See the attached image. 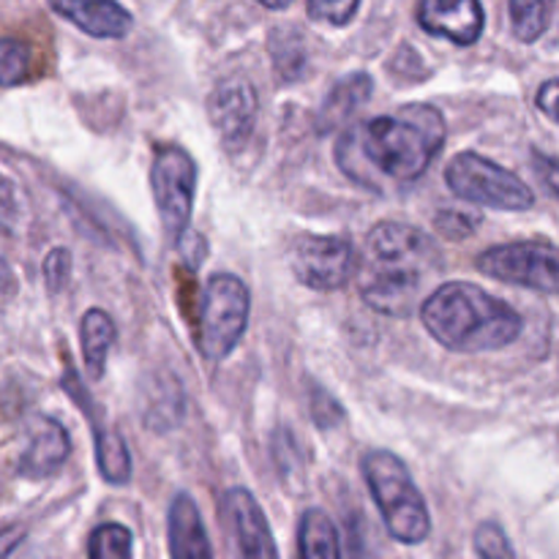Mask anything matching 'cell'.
I'll return each instance as SVG.
<instances>
[{
	"label": "cell",
	"instance_id": "1",
	"mask_svg": "<svg viewBox=\"0 0 559 559\" xmlns=\"http://www.w3.org/2000/svg\"><path fill=\"white\" fill-rule=\"evenodd\" d=\"M448 126L435 104H407L353 126L336 145V162L364 186L409 183L431 167L445 145Z\"/></svg>",
	"mask_w": 559,
	"mask_h": 559
},
{
	"label": "cell",
	"instance_id": "2",
	"mask_svg": "<svg viewBox=\"0 0 559 559\" xmlns=\"http://www.w3.org/2000/svg\"><path fill=\"white\" fill-rule=\"evenodd\" d=\"M435 267H440V251L424 229L402 222L374 224L366 235L360 298L380 314H409Z\"/></svg>",
	"mask_w": 559,
	"mask_h": 559
},
{
	"label": "cell",
	"instance_id": "3",
	"mask_svg": "<svg viewBox=\"0 0 559 559\" xmlns=\"http://www.w3.org/2000/svg\"><path fill=\"white\" fill-rule=\"evenodd\" d=\"M426 331L459 355L506 349L522 336L524 320L513 306L469 282H448L420 306Z\"/></svg>",
	"mask_w": 559,
	"mask_h": 559
},
{
	"label": "cell",
	"instance_id": "4",
	"mask_svg": "<svg viewBox=\"0 0 559 559\" xmlns=\"http://www.w3.org/2000/svg\"><path fill=\"white\" fill-rule=\"evenodd\" d=\"M360 473L391 538L404 546L424 544L431 533V516L407 464L391 451H369L360 459Z\"/></svg>",
	"mask_w": 559,
	"mask_h": 559
},
{
	"label": "cell",
	"instance_id": "5",
	"mask_svg": "<svg viewBox=\"0 0 559 559\" xmlns=\"http://www.w3.org/2000/svg\"><path fill=\"white\" fill-rule=\"evenodd\" d=\"M249 311L251 295L243 278L235 273H216L202 293L200 314H197V347L202 358L213 364L229 358L243 338Z\"/></svg>",
	"mask_w": 559,
	"mask_h": 559
},
{
	"label": "cell",
	"instance_id": "6",
	"mask_svg": "<svg viewBox=\"0 0 559 559\" xmlns=\"http://www.w3.org/2000/svg\"><path fill=\"white\" fill-rule=\"evenodd\" d=\"M445 183L459 200L497 211H530L535 194L516 173L500 167L480 153L464 151L445 167Z\"/></svg>",
	"mask_w": 559,
	"mask_h": 559
},
{
	"label": "cell",
	"instance_id": "7",
	"mask_svg": "<svg viewBox=\"0 0 559 559\" xmlns=\"http://www.w3.org/2000/svg\"><path fill=\"white\" fill-rule=\"evenodd\" d=\"M151 189L158 218L169 238L178 243L189 233L194 211L197 164L180 145H156L151 164Z\"/></svg>",
	"mask_w": 559,
	"mask_h": 559
},
{
	"label": "cell",
	"instance_id": "8",
	"mask_svg": "<svg viewBox=\"0 0 559 559\" xmlns=\"http://www.w3.org/2000/svg\"><path fill=\"white\" fill-rule=\"evenodd\" d=\"M478 271L497 282L535 293L559 295V246L546 240H519V243L491 246L478 257Z\"/></svg>",
	"mask_w": 559,
	"mask_h": 559
},
{
	"label": "cell",
	"instance_id": "9",
	"mask_svg": "<svg viewBox=\"0 0 559 559\" xmlns=\"http://www.w3.org/2000/svg\"><path fill=\"white\" fill-rule=\"evenodd\" d=\"M289 267L304 287L333 293L355 276L358 254L344 235H300L289 249Z\"/></svg>",
	"mask_w": 559,
	"mask_h": 559
},
{
	"label": "cell",
	"instance_id": "10",
	"mask_svg": "<svg viewBox=\"0 0 559 559\" xmlns=\"http://www.w3.org/2000/svg\"><path fill=\"white\" fill-rule=\"evenodd\" d=\"M257 112H260V102H257L254 85L246 80H227L211 93L207 102V115L216 129L218 140L235 151L243 147L254 134Z\"/></svg>",
	"mask_w": 559,
	"mask_h": 559
},
{
	"label": "cell",
	"instance_id": "11",
	"mask_svg": "<svg viewBox=\"0 0 559 559\" xmlns=\"http://www.w3.org/2000/svg\"><path fill=\"white\" fill-rule=\"evenodd\" d=\"M418 22L431 36L469 47L484 36L486 14L480 0H420Z\"/></svg>",
	"mask_w": 559,
	"mask_h": 559
},
{
	"label": "cell",
	"instance_id": "12",
	"mask_svg": "<svg viewBox=\"0 0 559 559\" xmlns=\"http://www.w3.org/2000/svg\"><path fill=\"white\" fill-rule=\"evenodd\" d=\"M224 513H227L229 524H233L240 555L249 559L278 555L265 513H262L260 502L254 500L249 489H229L224 495Z\"/></svg>",
	"mask_w": 559,
	"mask_h": 559
},
{
	"label": "cell",
	"instance_id": "13",
	"mask_svg": "<svg viewBox=\"0 0 559 559\" xmlns=\"http://www.w3.org/2000/svg\"><path fill=\"white\" fill-rule=\"evenodd\" d=\"M80 382H76L74 371H69L66 377V391L82 404V413L87 415V420L93 424V440H96V462H98V473L107 484L112 486H126L131 480V456H129V448H126L123 437L112 429L109 424L96 418V404L91 402L87 393H82Z\"/></svg>",
	"mask_w": 559,
	"mask_h": 559
},
{
	"label": "cell",
	"instance_id": "14",
	"mask_svg": "<svg viewBox=\"0 0 559 559\" xmlns=\"http://www.w3.org/2000/svg\"><path fill=\"white\" fill-rule=\"evenodd\" d=\"M47 3L52 5L55 14L93 38H123L134 25L131 14L118 0H47Z\"/></svg>",
	"mask_w": 559,
	"mask_h": 559
},
{
	"label": "cell",
	"instance_id": "15",
	"mask_svg": "<svg viewBox=\"0 0 559 559\" xmlns=\"http://www.w3.org/2000/svg\"><path fill=\"white\" fill-rule=\"evenodd\" d=\"M69 431L52 418H38L31 429V440L20 456V475L33 480L49 478L69 462Z\"/></svg>",
	"mask_w": 559,
	"mask_h": 559
},
{
	"label": "cell",
	"instance_id": "16",
	"mask_svg": "<svg viewBox=\"0 0 559 559\" xmlns=\"http://www.w3.org/2000/svg\"><path fill=\"white\" fill-rule=\"evenodd\" d=\"M169 555L175 559H211L213 546L207 540L200 508L189 495H178L169 506Z\"/></svg>",
	"mask_w": 559,
	"mask_h": 559
},
{
	"label": "cell",
	"instance_id": "17",
	"mask_svg": "<svg viewBox=\"0 0 559 559\" xmlns=\"http://www.w3.org/2000/svg\"><path fill=\"white\" fill-rule=\"evenodd\" d=\"M371 93H374V80L364 71H355V74L338 80L325 96V102H322L320 115H317V131L328 134L333 129H342L369 102Z\"/></svg>",
	"mask_w": 559,
	"mask_h": 559
},
{
	"label": "cell",
	"instance_id": "18",
	"mask_svg": "<svg viewBox=\"0 0 559 559\" xmlns=\"http://www.w3.org/2000/svg\"><path fill=\"white\" fill-rule=\"evenodd\" d=\"M80 338L87 374H91L93 380H102L104 369H107L109 349H112L115 338H118L115 320L104 309L85 311V317H82L80 322Z\"/></svg>",
	"mask_w": 559,
	"mask_h": 559
},
{
	"label": "cell",
	"instance_id": "19",
	"mask_svg": "<svg viewBox=\"0 0 559 559\" xmlns=\"http://www.w3.org/2000/svg\"><path fill=\"white\" fill-rule=\"evenodd\" d=\"M298 549L306 559H336L344 555L342 544H338L336 524L331 522L325 511L311 508L300 519V538Z\"/></svg>",
	"mask_w": 559,
	"mask_h": 559
},
{
	"label": "cell",
	"instance_id": "20",
	"mask_svg": "<svg viewBox=\"0 0 559 559\" xmlns=\"http://www.w3.org/2000/svg\"><path fill=\"white\" fill-rule=\"evenodd\" d=\"M271 60L278 82H298L304 76L306 63H309V52H306V41L300 31H295V27L278 31L276 27L271 33Z\"/></svg>",
	"mask_w": 559,
	"mask_h": 559
},
{
	"label": "cell",
	"instance_id": "21",
	"mask_svg": "<svg viewBox=\"0 0 559 559\" xmlns=\"http://www.w3.org/2000/svg\"><path fill=\"white\" fill-rule=\"evenodd\" d=\"M557 0H508L513 36L524 44H535L551 25Z\"/></svg>",
	"mask_w": 559,
	"mask_h": 559
},
{
	"label": "cell",
	"instance_id": "22",
	"mask_svg": "<svg viewBox=\"0 0 559 559\" xmlns=\"http://www.w3.org/2000/svg\"><path fill=\"white\" fill-rule=\"evenodd\" d=\"M183 415V391H180L178 380L164 382V396L156 399L151 393L145 407V424L153 426L156 431H169Z\"/></svg>",
	"mask_w": 559,
	"mask_h": 559
},
{
	"label": "cell",
	"instance_id": "23",
	"mask_svg": "<svg viewBox=\"0 0 559 559\" xmlns=\"http://www.w3.org/2000/svg\"><path fill=\"white\" fill-rule=\"evenodd\" d=\"M33 66V52L25 41L0 38V87L20 85L27 80Z\"/></svg>",
	"mask_w": 559,
	"mask_h": 559
},
{
	"label": "cell",
	"instance_id": "24",
	"mask_svg": "<svg viewBox=\"0 0 559 559\" xmlns=\"http://www.w3.org/2000/svg\"><path fill=\"white\" fill-rule=\"evenodd\" d=\"M134 540L123 524H102L93 530L91 544H87V555L93 559H126L131 557Z\"/></svg>",
	"mask_w": 559,
	"mask_h": 559
},
{
	"label": "cell",
	"instance_id": "25",
	"mask_svg": "<svg viewBox=\"0 0 559 559\" xmlns=\"http://www.w3.org/2000/svg\"><path fill=\"white\" fill-rule=\"evenodd\" d=\"M358 5L360 0H306V11L311 20L333 27L349 25L358 14Z\"/></svg>",
	"mask_w": 559,
	"mask_h": 559
},
{
	"label": "cell",
	"instance_id": "26",
	"mask_svg": "<svg viewBox=\"0 0 559 559\" xmlns=\"http://www.w3.org/2000/svg\"><path fill=\"white\" fill-rule=\"evenodd\" d=\"M475 551L486 559H511L516 551L513 546L508 544L506 538V530L495 522H484L478 530H475Z\"/></svg>",
	"mask_w": 559,
	"mask_h": 559
},
{
	"label": "cell",
	"instance_id": "27",
	"mask_svg": "<svg viewBox=\"0 0 559 559\" xmlns=\"http://www.w3.org/2000/svg\"><path fill=\"white\" fill-rule=\"evenodd\" d=\"M480 216L464 211H440L435 218V227L442 238L448 240H464L478 229Z\"/></svg>",
	"mask_w": 559,
	"mask_h": 559
},
{
	"label": "cell",
	"instance_id": "28",
	"mask_svg": "<svg viewBox=\"0 0 559 559\" xmlns=\"http://www.w3.org/2000/svg\"><path fill=\"white\" fill-rule=\"evenodd\" d=\"M311 418L320 429H333L344 420V409L336 399L322 388H311Z\"/></svg>",
	"mask_w": 559,
	"mask_h": 559
},
{
	"label": "cell",
	"instance_id": "29",
	"mask_svg": "<svg viewBox=\"0 0 559 559\" xmlns=\"http://www.w3.org/2000/svg\"><path fill=\"white\" fill-rule=\"evenodd\" d=\"M71 276V254L69 249H52L44 260V282H47L49 293H60L69 284Z\"/></svg>",
	"mask_w": 559,
	"mask_h": 559
},
{
	"label": "cell",
	"instance_id": "30",
	"mask_svg": "<svg viewBox=\"0 0 559 559\" xmlns=\"http://www.w3.org/2000/svg\"><path fill=\"white\" fill-rule=\"evenodd\" d=\"M533 167L535 175L540 178V183L549 189V194L559 197V158L549 156V153L533 151Z\"/></svg>",
	"mask_w": 559,
	"mask_h": 559
},
{
	"label": "cell",
	"instance_id": "31",
	"mask_svg": "<svg viewBox=\"0 0 559 559\" xmlns=\"http://www.w3.org/2000/svg\"><path fill=\"white\" fill-rule=\"evenodd\" d=\"M535 102H538L540 112L549 115L551 120H557V123H559V80L544 82V85H540L538 98H535Z\"/></svg>",
	"mask_w": 559,
	"mask_h": 559
},
{
	"label": "cell",
	"instance_id": "32",
	"mask_svg": "<svg viewBox=\"0 0 559 559\" xmlns=\"http://www.w3.org/2000/svg\"><path fill=\"white\" fill-rule=\"evenodd\" d=\"M16 216V191L14 183H11L5 175H0V218L9 222V218Z\"/></svg>",
	"mask_w": 559,
	"mask_h": 559
},
{
	"label": "cell",
	"instance_id": "33",
	"mask_svg": "<svg viewBox=\"0 0 559 559\" xmlns=\"http://www.w3.org/2000/svg\"><path fill=\"white\" fill-rule=\"evenodd\" d=\"M20 540H22V530L20 527L3 530V533H0V557L11 555V551L20 546Z\"/></svg>",
	"mask_w": 559,
	"mask_h": 559
},
{
	"label": "cell",
	"instance_id": "34",
	"mask_svg": "<svg viewBox=\"0 0 559 559\" xmlns=\"http://www.w3.org/2000/svg\"><path fill=\"white\" fill-rule=\"evenodd\" d=\"M257 3H260V5H265V9L282 11V9H287V5L293 3V0H257Z\"/></svg>",
	"mask_w": 559,
	"mask_h": 559
}]
</instances>
